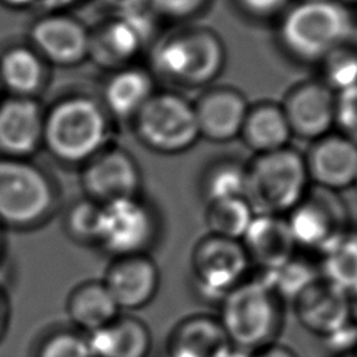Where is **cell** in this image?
Instances as JSON below:
<instances>
[{"label": "cell", "instance_id": "19", "mask_svg": "<svg viewBox=\"0 0 357 357\" xmlns=\"http://www.w3.org/2000/svg\"><path fill=\"white\" fill-rule=\"evenodd\" d=\"M298 324L322 339L350 321L349 294L318 278L291 303Z\"/></svg>", "mask_w": 357, "mask_h": 357}, {"label": "cell", "instance_id": "9", "mask_svg": "<svg viewBox=\"0 0 357 357\" xmlns=\"http://www.w3.org/2000/svg\"><path fill=\"white\" fill-rule=\"evenodd\" d=\"M159 234V215L141 195L100 204L95 247L110 258L149 254Z\"/></svg>", "mask_w": 357, "mask_h": 357}, {"label": "cell", "instance_id": "39", "mask_svg": "<svg viewBox=\"0 0 357 357\" xmlns=\"http://www.w3.org/2000/svg\"><path fill=\"white\" fill-rule=\"evenodd\" d=\"M250 357H298V356L290 346L283 344L278 340L255 351H251Z\"/></svg>", "mask_w": 357, "mask_h": 357}, {"label": "cell", "instance_id": "17", "mask_svg": "<svg viewBox=\"0 0 357 357\" xmlns=\"http://www.w3.org/2000/svg\"><path fill=\"white\" fill-rule=\"evenodd\" d=\"M304 155L312 187L340 192L354 185L357 177V145L337 131L312 142Z\"/></svg>", "mask_w": 357, "mask_h": 357}, {"label": "cell", "instance_id": "40", "mask_svg": "<svg viewBox=\"0 0 357 357\" xmlns=\"http://www.w3.org/2000/svg\"><path fill=\"white\" fill-rule=\"evenodd\" d=\"M86 0H38V7L43 13H68Z\"/></svg>", "mask_w": 357, "mask_h": 357}, {"label": "cell", "instance_id": "35", "mask_svg": "<svg viewBox=\"0 0 357 357\" xmlns=\"http://www.w3.org/2000/svg\"><path fill=\"white\" fill-rule=\"evenodd\" d=\"M211 0H148L155 17L170 21H187L202 14Z\"/></svg>", "mask_w": 357, "mask_h": 357}, {"label": "cell", "instance_id": "1", "mask_svg": "<svg viewBox=\"0 0 357 357\" xmlns=\"http://www.w3.org/2000/svg\"><path fill=\"white\" fill-rule=\"evenodd\" d=\"M276 21L280 50L296 63L315 66L351 43L357 25L353 10L336 0L291 1Z\"/></svg>", "mask_w": 357, "mask_h": 357}, {"label": "cell", "instance_id": "32", "mask_svg": "<svg viewBox=\"0 0 357 357\" xmlns=\"http://www.w3.org/2000/svg\"><path fill=\"white\" fill-rule=\"evenodd\" d=\"M100 204L84 197L74 201L64 213V230L74 241L85 245H96Z\"/></svg>", "mask_w": 357, "mask_h": 357}, {"label": "cell", "instance_id": "49", "mask_svg": "<svg viewBox=\"0 0 357 357\" xmlns=\"http://www.w3.org/2000/svg\"><path fill=\"white\" fill-rule=\"evenodd\" d=\"M356 190H357V177H356V181H354V185H353Z\"/></svg>", "mask_w": 357, "mask_h": 357}, {"label": "cell", "instance_id": "23", "mask_svg": "<svg viewBox=\"0 0 357 357\" xmlns=\"http://www.w3.org/2000/svg\"><path fill=\"white\" fill-rule=\"evenodd\" d=\"M93 357H149L152 332L139 317L119 314L107 325L86 335Z\"/></svg>", "mask_w": 357, "mask_h": 357}, {"label": "cell", "instance_id": "45", "mask_svg": "<svg viewBox=\"0 0 357 357\" xmlns=\"http://www.w3.org/2000/svg\"><path fill=\"white\" fill-rule=\"evenodd\" d=\"M225 357H250V353L248 351H244V350H240V349H236V347H231L226 354Z\"/></svg>", "mask_w": 357, "mask_h": 357}, {"label": "cell", "instance_id": "42", "mask_svg": "<svg viewBox=\"0 0 357 357\" xmlns=\"http://www.w3.org/2000/svg\"><path fill=\"white\" fill-rule=\"evenodd\" d=\"M0 4L10 10H26L36 6L38 0H0Z\"/></svg>", "mask_w": 357, "mask_h": 357}, {"label": "cell", "instance_id": "12", "mask_svg": "<svg viewBox=\"0 0 357 357\" xmlns=\"http://www.w3.org/2000/svg\"><path fill=\"white\" fill-rule=\"evenodd\" d=\"M84 197L98 204L141 195L142 173L132 153L110 144L81 166Z\"/></svg>", "mask_w": 357, "mask_h": 357}, {"label": "cell", "instance_id": "43", "mask_svg": "<svg viewBox=\"0 0 357 357\" xmlns=\"http://www.w3.org/2000/svg\"><path fill=\"white\" fill-rule=\"evenodd\" d=\"M350 300V319L354 325H357V293L349 296Z\"/></svg>", "mask_w": 357, "mask_h": 357}, {"label": "cell", "instance_id": "3", "mask_svg": "<svg viewBox=\"0 0 357 357\" xmlns=\"http://www.w3.org/2000/svg\"><path fill=\"white\" fill-rule=\"evenodd\" d=\"M225 64L222 38L204 25L181 26L151 45V73L177 86L206 88L222 74Z\"/></svg>", "mask_w": 357, "mask_h": 357}, {"label": "cell", "instance_id": "29", "mask_svg": "<svg viewBox=\"0 0 357 357\" xmlns=\"http://www.w3.org/2000/svg\"><path fill=\"white\" fill-rule=\"evenodd\" d=\"M255 216L244 197L219 199L206 204L205 225L208 233L241 240Z\"/></svg>", "mask_w": 357, "mask_h": 357}, {"label": "cell", "instance_id": "11", "mask_svg": "<svg viewBox=\"0 0 357 357\" xmlns=\"http://www.w3.org/2000/svg\"><path fill=\"white\" fill-rule=\"evenodd\" d=\"M153 13L109 15L91 29L89 57L109 71L132 64L153 36Z\"/></svg>", "mask_w": 357, "mask_h": 357}, {"label": "cell", "instance_id": "44", "mask_svg": "<svg viewBox=\"0 0 357 357\" xmlns=\"http://www.w3.org/2000/svg\"><path fill=\"white\" fill-rule=\"evenodd\" d=\"M3 268H4V237H3V227L0 226V286H1Z\"/></svg>", "mask_w": 357, "mask_h": 357}, {"label": "cell", "instance_id": "20", "mask_svg": "<svg viewBox=\"0 0 357 357\" xmlns=\"http://www.w3.org/2000/svg\"><path fill=\"white\" fill-rule=\"evenodd\" d=\"M231 347L216 315L195 312L169 331L163 357H225Z\"/></svg>", "mask_w": 357, "mask_h": 357}, {"label": "cell", "instance_id": "50", "mask_svg": "<svg viewBox=\"0 0 357 357\" xmlns=\"http://www.w3.org/2000/svg\"><path fill=\"white\" fill-rule=\"evenodd\" d=\"M0 92H1V89H0Z\"/></svg>", "mask_w": 357, "mask_h": 357}, {"label": "cell", "instance_id": "26", "mask_svg": "<svg viewBox=\"0 0 357 357\" xmlns=\"http://www.w3.org/2000/svg\"><path fill=\"white\" fill-rule=\"evenodd\" d=\"M291 137L280 103L272 100L250 105L238 135L254 155L286 148Z\"/></svg>", "mask_w": 357, "mask_h": 357}, {"label": "cell", "instance_id": "21", "mask_svg": "<svg viewBox=\"0 0 357 357\" xmlns=\"http://www.w3.org/2000/svg\"><path fill=\"white\" fill-rule=\"evenodd\" d=\"M240 241L251 268L257 269L258 273L276 269L298 251L286 218L278 215L255 213Z\"/></svg>", "mask_w": 357, "mask_h": 357}, {"label": "cell", "instance_id": "14", "mask_svg": "<svg viewBox=\"0 0 357 357\" xmlns=\"http://www.w3.org/2000/svg\"><path fill=\"white\" fill-rule=\"evenodd\" d=\"M293 137L312 142L335 128L336 93L318 77L307 78L291 85L282 102Z\"/></svg>", "mask_w": 357, "mask_h": 357}, {"label": "cell", "instance_id": "2", "mask_svg": "<svg viewBox=\"0 0 357 357\" xmlns=\"http://www.w3.org/2000/svg\"><path fill=\"white\" fill-rule=\"evenodd\" d=\"M113 119L98 98L70 93L45 107L43 145L54 160L82 166L112 144Z\"/></svg>", "mask_w": 357, "mask_h": 357}, {"label": "cell", "instance_id": "27", "mask_svg": "<svg viewBox=\"0 0 357 357\" xmlns=\"http://www.w3.org/2000/svg\"><path fill=\"white\" fill-rule=\"evenodd\" d=\"M321 278L346 294L357 293V230L346 229L318 254Z\"/></svg>", "mask_w": 357, "mask_h": 357}, {"label": "cell", "instance_id": "6", "mask_svg": "<svg viewBox=\"0 0 357 357\" xmlns=\"http://www.w3.org/2000/svg\"><path fill=\"white\" fill-rule=\"evenodd\" d=\"M310 187L304 155L290 145L247 163L244 198L255 213L286 216Z\"/></svg>", "mask_w": 357, "mask_h": 357}, {"label": "cell", "instance_id": "33", "mask_svg": "<svg viewBox=\"0 0 357 357\" xmlns=\"http://www.w3.org/2000/svg\"><path fill=\"white\" fill-rule=\"evenodd\" d=\"M33 357H93L85 333L70 328H59L46 333L38 343Z\"/></svg>", "mask_w": 357, "mask_h": 357}, {"label": "cell", "instance_id": "18", "mask_svg": "<svg viewBox=\"0 0 357 357\" xmlns=\"http://www.w3.org/2000/svg\"><path fill=\"white\" fill-rule=\"evenodd\" d=\"M43 121L38 98H0V155L31 159L42 149Z\"/></svg>", "mask_w": 357, "mask_h": 357}, {"label": "cell", "instance_id": "5", "mask_svg": "<svg viewBox=\"0 0 357 357\" xmlns=\"http://www.w3.org/2000/svg\"><path fill=\"white\" fill-rule=\"evenodd\" d=\"M59 190L52 176L32 159L0 155V226L29 230L56 211Z\"/></svg>", "mask_w": 357, "mask_h": 357}, {"label": "cell", "instance_id": "22", "mask_svg": "<svg viewBox=\"0 0 357 357\" xmlns=\"http://www.w3.org/2000/svg\"><path fill=\"white\" fill-rule=\"evenodd\" d=\"M155 92L151 70L132 63L109 71L99 100L113 120L131 121Z\"/></svg>", "mask_w": 357, "mask_h": 357}, {"label": "cell", "instance_id": "38", "mask_svg": "<svg viewBox=\"0 0 357 357\" xmlns=\"http://www.w3.org/2000/svg\"><path fill=\"white\" fill-rule=\"evenodd\" d=\"M109 15H131L151 11L148 0H98Z\"/></svg>", "mask_w": 357, "mask_h": 357}, {"label": "cell", "instance_id": "15", "mask_svg": "<svg viewBox=\"0 0 357 357\" xmlns=\"http://www.w3.org/2000/svg\"><path fill=\"white\" fill-rule=\"evenodd\" d=\"M102 282L121 312L132 314L149 305L160 289V269L151 254L110 258Z\"/></svg>", "mask_w": 357, "mask_h": 357}, {"label": "cell", "instance_id": "28", "mask_svg": "<svg viewBox=\"0 0 357 357\" xmlns=\"http://www.w3.org/2000/svg\"><path fill=\"white\" fill-rule=\"evenodd\" d=\"M247 163L236 158H218L201 173L199 192L206 204L244 197Z\"/></svg>", "mask_w": 357, "mask_h": 357}, {"label": "cell", "instance_id": "16", "mask_svg": "<svg viewBox=\"0 0 357 357\" xmlns=\"http://www.w3.org/2000/svg\"><path fill=\"white\" fill-rule=\"evenodd\" d=\"M199 138L229 142L238 138L250 107L245 95L231 85H209L192 102Z\"/></svg>", "mask_w": 357, "mask_h": 357}, {"label": "cell", "instance_id": "48", "mask_svg": "<svg viewBox=\"0 0 357 357\" xmlns=\"http://www.w3.org/2000/svg\"><path fill=\"white\" fill-rule=\"evenodd\" d=\"M342 357H357V351L351 353V354H347V356H342Z\"/></svg>", "mask_w": 357, "mask_h": 357}, {"label": "cell", "instance_id": "8", "mask_svg": "<svg viewBox=\"0 0 357 357\" xmlns=\"http://www.w3.org/2000/svg\"><path fill=\"white\" fill-rule=\"evenodd\" d=\"M252 268L240 240L206 233L190 252V283L201 301L219 305L223 297L250 278Z\"/></svg>", "mask_w": 357, "mask_h": 357}, {"label": "cell", "instance_id": "13", "mask_svg": "<svg viewBox=\"0 0 357 357\" xmlns=\"http://www.w3.org/2000/svg\"><path fill=\"white\" fill-rule=\"evenodd\" d=\"M91 29L70 13H42L28 31V43L47 66L75 67L89 57Z\"/></svg>", "mask_w": 357, "mask_h": 357}, {"label": "cell", "instance_id": "36", "mask_svg": "<svg viewBox=\"0 0 357 357\" xmlns=\"http://www.w3.org/2000/svg\"><path fill=\"white\" fill-rule=\"evenodd\" d=\"M236 7L250 20H278L289 7L291 0H233Z\"/></svg>", "mask_w": 357, "mask_h": 357}, {"label": "cell", "instance_id": "4", "mask_svg": "<svg viewBox=\"0 0 357 357\" xmlns=\"http://www.w3.org/2000/svg\"><path fill=\"white\" fill-rule=\"evenodd\" d=\"M284 304L261 275H251L223 297L216 317L230 344L251 353L278 342Z\"/></svg>", "mask_w": 357, "mask_h": 357}, {"label": "cell", "instance_id": "34", "mask_svg": "<svg viewBox=\"0 0 357 357\" xmlns=\"http://www.w3.org/2000/svg\"><path fill=\"white\" fill-rule=\"evenodd\" d=\"M335 128L357 145V85L336 95Z\"/></svg>", "mask_w": 357, "mask_h": 357}, {"label": "cell", "instance_id": "47", "mask_svg": "<svg viewBox=\"0 0 357 357\" xmlns=\"http://www.w3.org/2000/svg\"><path fill=\"white\" fill-rule=\"evenodd\" d=\"M351 45L357 50V25H356V31H354V35H353V39H351Z\"/></svg>", "mask_w": 357, "mask_h": 357}, {"label": "cell", "instance_id": "37", "mask_svg": "<svg viewBox=\"0 0 357 357\" xmlns=\"http://www.w3.org/2000/svg\"><path fill=\"white\" fill-rule=\"evenodd\" d=\"M325 349L332 357H342L357 351V325L351 319L331 335L322 337Z\"/></svg>", "mask_w": 357, "mask_h": 357}, {"label": "cell", "instance_id": "31", "mask_svg": "<svg viewBox=\"0 0 357 357\" xmlns=\"http://www.w3.org/2000/svg\"><path fill=\"white\" fill-rule=\"evenodd\" d=\"M318 66V78L336 95L357 85V50L351 43L333 50Z\"/></svg>", "mask_w": 357, "mask_h": 357}, {"label": "cell", "instance_id": "24", "mask_svg": "<svg viewBox=\"0 0 357 357\" xmlns=\"http://www.w3.org/2000/svg\"><path fill=\"white\" fill-rule=\"evenodd\" d=\"M49 66L26 43H13L0 53V89L11 96L36 98L43 91Z\"/></svg>", "mask_w": 357, "mask_h": 357}, {"label": "cell", "instance_id": "7", "mask_svg": "<svg viewBox=\"0 0 357 357\" xmlns=\"http://www.w3.org/2000/svg\"><path fill=\"white\" fill-rule=\"evenodd\" d=\"M137 139L160 155H178L199 139L192 102L176 91H159L130 121Z\"/></svg>", "mask_w": 357, "mask_h": 357}, {"label": "cell", "instance_id": "41", "mask_svg": "<svg viewBox=\"0 0 357 357\" xmlns=\"http://www.w3.org/2000/svg\"><path fill=\"white\" fill-rule=\"evenodd\" d=\"M8 322V301L7 296L3 290V286H0V337L3 336Z\"/></svg>", "mask_w": 357, "mask_h": 357}, {"label": "cell", "instance_id": "46", "mask_svg": "<svg viewBox=\"0 0 357 357\" xmlns=\"http://www.w3.org/2000/svg\"><path fill=\"white\" fill-rule=\"evenodd\" d=\"M336 1H339V3H342V4H344V6H347L349 8H354V7H357V0H336Z\"/></svg>", "mask_w": 357, "mask_h": 357}, {"label": "cell", "instance_id": "25", "mask_svg": "<svg viewBox=\"0 0 357 357\" xmlns=\"http://www.w3.org/2000/svg\"><path fill=\"white\" fill-rule=\"evenodd\" d=\"M66 314L74 329L88 335L112 322L121 311L102 279H89L71 289Z\"/></svg>", "mask_w": 357, "mask_h": 357}, {"label": "cell", "instance_id": "10", "mask_svg": "<svg viewBox=\"0 0 357 357\" xmlns=\"http://www.w3.org/2000/svg\"><path fill=\"white\" fill-rule=\"evenodd\" d=\"M298 251L319 254L349 229L347 211L337 192L310 187L304 198L284 216Z\"/></svg>", "mask_w": 357, "mask_h": 357}, {"label": "cell", "instance_id": "30", "mask_svg": "<svg viewBox=\"0 0 357 357\" xmlns=\"http://www.w3.org/2000/svg\"><path fill=\"white\" fill-rule=\"evenodd\" d=\"M261 275L284 303L294 298L311 283L321 278L318 262L297 251L290 259L268 273Z\"/></svg>", "mask_w": 357, "mask_h": 357}]
</instances>
